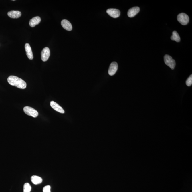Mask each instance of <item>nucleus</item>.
<instances>
[{
	"mask_svg": "<svg viewBox=\"0 0 192 192\" xmlns=\"http://www.w3.org/2000/svg\"><path fill=\"white\" fill-rule=\"evenodd\" d=\"M9 83L11 86L21 89H24L26 87V83L24 80L16 76H10L8 78Z\"/></svg>",
	"mask_w": 192,
	"mask_h": 192,
	"instance_id": "f257e3e1",
	"label": "nucleus"
},
{
	"mask_svg": "<svg viewBox=\"0 0 192 192\" xmlns=\"http://www.w3.org/2000/svg\"><path fill=\"white\" fill-rule=\"evenodd\" d=\"M164 61L167 66L172 70H174L175 66L176 63L175 60L173 59L170 56L166 55L164 56Z\"/></svg>",
	"mask_w": 192,
	"mask_h": 192,
	"instance_id": "f03ea898",
	"label": "nucleus"
},
{
	"mask_svg": "<svg viewBox=\"0 0 192 192\" xmlns=\"http://www.w3.org/2000/svg\"><path fill=\"white\" fill-rule=\"evenodd\" d=\"M177 20L181 25H185L188 24L189 18L187 14L181 13L177 16Z\"/></svg>",
	"mask_w": 192,
	"mask_h": 192,
	"instance_id": "7ed1b4c3",
	"label": "nucleus"
},
{
	"mask_svg": "<svg viewBox=\"0 0 192 192\" xmlns=\"http://www.w3.org/2000/svg\"><path fill=\"white\" fill-rule=\"evenodd\" d=\"M24 111L27 115L33 118H36L39 115V113L34 108L29 106H25L24 108Z\"/></svg>",
	"mask_w": 192,
	"mask_h": 192,
	"instance_id": "20e7f679",
	"label": "nucleus"
},
{
	"mask_svg": "<svg viewBox=\"0 0 192 192\" xmlns=\"http://www.w3.org/2000/svg\"><path fill=\"white\" fill-rule=\"evenodd\" d=\"M50 55V51L47 47L44 48L41 53V58L44 62L47 61Z\"/></svg>",
	"mask_w": 192,
	"mask_h": 192,
	"instance_id": "39448f33",
	"label": "nucleus"
},
{
	"mask_svg": "<svg viewBox=\"0 0 192 192\" xmlns=\"http://www.w3.org/2000/svg\"><path fill=\"white\" fill-rule=\"evenodd\" d=\"M118 64L116 62H113L111 63L108 69V74L111 76L114 75L118 70Z\"/></svg>",
	"mask_w": 192,
	"mask_h": 192,
	"instance_id": "423d86ee",
	"label": "nucleus"
},
{
	"mask_svg": "<svg viewBox=\"0 0 192 192\" xmlns=\"http://www.w3.org/2000/svg\"><path fill=\"white\" fill-rule=\"evenodd\" d=\"M106 12L110 17L114 18H118L120 15L119 10L116 9H109L107 10Z\"/></svg>",
	"mask_w": 192,
	"mask_h": 192,
	"instance_id": "0eeeda50",
	"label": "nucleus"
},
{
	"mask_svg": "<svg viewBox=\"0 0 192 192\" xmlns=\"http://www.w3.org/2000/svg\"><path fill=\"white\" fill-rule=\"evenodd\" d=\"M140 11V8L138 7H135L130 9L127 13V15L130 17H135Z\"/></svg>",
	"mask_w": 192,
	"mask_h": 192,
	"instance_id": "6e6552de",
	"label": "nucleus"
},
{
	"mask_svg": "<svg viewBox=\"0 0 192 192\" xmlns=\"http://www.w3.org/2000/svg\"><path fill=\"white\" fill-rule=\"evenodd\" d=\"M61 25L66 30L71 31L72 29V26L71 23L67 20H63L61 23Z\"/></svg>",
	"mask_w": 192,
	"mask_h": 192,
	"instance_id": "1a4fd4ad",
	"label": "nucleus"
},
{
	"mask_svg": "<svg viewBox=\"0 0 192 192\" xmlns=\"http://www.w3.org/2000/svg\"><path fill=\"white\" fill-rule=\"evenodd\" d=\"M50 105L51 107L53 108L54 110H55L61 113H64V110L56 102H54V101H51L50 102Z\"/></svg>",
	"mask_w": 192,
	"mask_h": 192,
	"instance_id": "9d476101",
	"label": "nucleus"
},
{
	"mask_svg": "<svg viewBox=\"0 0 192 192\" xmlns=\"http://www.w3.org/2000/svg\"><path fill=\"white\" fill-rule=\"evenodd\" d=\"M25 50L28 58L30 60H33V53L32 51L31 48L29 43H26L25 45Z\"/></svg>",
	"mask_w": 192,
	"mask_h": 192,
	"instance_id": "9b49d317",
	"label": "nucleus"
},
{
	"mask_svg": "<svg viewBox=\"0 0 192 192\" xmlns=\"http://www.w3.org/2000/svg\"><path fill=\"white\" fill-rule=\"evenodd\" d=\"M41 19L39 17H33L29 21V24L31 27H34L40 23Z\"/></svg>",
	"mask_w": 192,
	"mask_h": 192,
	"instance_id": "f8f14e48",
	"label": "nucleus"
},
{
	"mask_svg": "<svg viewBox=\"0 0 192 192\" xmlns=\"http://www.w3.org/2000/svg\"><path fill=\"white\" fill-rule=\"evenodd\" d=\"M9 17L12 18H18L21 17V13L19 11H12L8 13Z\"/></svg>",
	"mask_w": 192,
	"mask_h": 192,
	"instance_id": "ddd939ff",
	"label": "nucleus"
},
{
	"mask_svg": "<svg viewBox=\"0 0 192 192\" xmlns=\"http://www.w3.org/2000/svg\"><path fill=\"white\" fill-rule=\"evenodd\" d=\"M31 180L32 182L35 185H37L41 184L42 181V179L39 176L36 175H33L31 177Z\"/></svg>",
	"mask_w": 192,
	"mask_h": 192,
	"instance_id": "4468645a",
	"label": "nucleus"
},
{
	"mask_svg": "<svg viewBox=\"0 0 192 192\" xmlns=\"http://www.w3.org/2000/svg\"><path fill=\"white\" fill-rule=\"evenodd\" d=\"M171 39L177 42H178L180 41V37L178 33L175 31L173 32L172 35L171 37Z\"/></svg>",
	"mask_w": 192,
	"mask_h": 192,
	"instance_id": "2eb2a0df",
	"label": "nucleus"
},
{
	"mask_svg": "<svg viewBox=\"0 0 192 192\" xmlns=\"http://www.w3.org/2000/svg\"><path fill=\"white\" fill-rule=\"evenodd\" d=\"M31 187L29 183H26L24 185V192H30Z\"/></svg>",
	"mask_w": 192,
	"mask_h": 192,
	"instance_id": "dca6fc26",
	"label": "nucleus"
},
{
	"mask_svg": "<svg viewBox=\"0 0 192 192\" xmlns=\"http://www.w3.org/2000/svg\"><path fill=\"white\" fill-rule=\"evenodd\" d=\"M186 85L187 86H191L192 84V74L190 76V77L187 79L186 82Z\"/></svg>",
	"mask_w": 192,
	"mask_h": 192,
	"instance_id": "f3484780",
	"label": "nucleus"
},
{
	"mask_svg": "<svg viewBox=\"0 0 192 192\" xmlns=\"http://www.w3.org/2000/svg\"><path fill=\"white\" fill-rule=\"evenodd\" d=\"M43 192H51V187L50 185L45 186L43 187Z\"/></svg>",
	"mask_w": 192,
	"mask_h": 192,
	"instance_id": "a211bd4d",
	"label": "nucleus"
}]
</instances>
